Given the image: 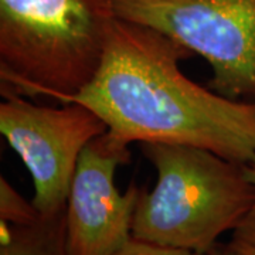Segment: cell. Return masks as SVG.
<instances>
[{"mask_svg": "<svg viewBox=\"0 0 255 255\" xmlns=\"http://www.w3.org/2000/svg\"><path fill=\"white\" fill-rule=\"evenodd\" d=\"M210 255H234L230 250H228L227 244H217V246L214 247L211 251L209 253Z\"/></svg>", "mask_w": 255, "mask_h": 255, "instance_id": "obj_11", "label": "cell"}, {"mask_svg": "<svg viewBox=\"0 0 255 255\" xmlns=\"http://www.w3.org/2000/svg\"><path fill=\"white\" fill-rule=\"evenodd\" d=\"M114 14L170 37L211 68L209 88L255 102V0H108Z\"/></svg>", "mask_w": 255, "mask_h": 255, "instance_id": "obj_4", "label": "cell"}, {"mask_svg": "<svg viewBox=\"0 0 255 255\" xmlns=\"http://www.w3.org/2000/svg\"><path fill=\"white\" fill-rule=\"evenodd\" d=\"M0 255H68L65 211L43 217L31 226H11L0 220Z\"/></svg>", "mask_w": 255, "mask_h": 255, "instance_id": "obj_7", "label": "cell"}, {"mask_svg": "<svg viewBox=\"0 0 255 255\" xmlns=\"http://www.w3.org/2000/svg\"><path fill=\"white\" fill-rule=\"evenodd\" d=\"M41 219L33 201H27L4 176L0 177V220L11 226H31Z\"/></svg>", "mask_w": 255, "mask_h": 255, "instance_id": "obj_8", "label": "cell"}, {"mask_svg": "<svg viewBox=\"0 0 255 255\" xmlns=\"http://www.w3.org/2000/svg\"><path fill=\"white\" fill-rule=\"evenodd\" d=\"M130 160L129 146L105 132L82 150L65 207L68 255H114L132 238V221L140 189L121 193L119 166Z\"/></svg>", "mask_w": 255, "mask_h": 255, "instance_id": "obj_6", "label": "cell"}, {"mask_svg": "<svg viewBox=\"0 0 255 255\" xmlns=\"http://www.w3.org/2000/svg\"><path fill=\"white\" fill-rule=\"evenodd\" d=\"M244 169H246V173L247 176H248V179L255 184V157L251 162H248L247 164H244Z\"/></svg>", "mask_w": 255, "mask_h": 255, "instance_id": "obj_12", "label": "cell"}, {"mask_svg": "<svg viewBox=\"0 0 255 255\" xmlns=\"http://www.w3.org/2000/svg\"><path fill=\"white\" fill-rule=\"evenodd\" d=\"M155 167L150 191H139L132 237L210 253L255 207V184L244 164L180 143H140Z\"/></svg>", "mask_w": 255, "mask_h": 255, "instance_id": "obj_2", "label": "cell"}, {"mask_svg": "<svg viewBox=\"0 0 255 255\" xmlns=\"http://www.w3.org/2000/svg\"><path fill=\"white\" fill-rule=\"evenodd\" d=\"M114 255H210L209 253H197L183 248L159 246L155 243L143 241L132 237L119 248Z\"/></svg>", "mask_w": 255, "mask_h": 255, "instance_id": "obj_10", "label": "cell"}, {"mask_svg": "<svg viewBox=\"0 0 255 255\" xmlns=\"http://www.w3.org/2000/svg\"><path fill=\"white\" fill-rule=\"evenodd\" d=\"M1 94L0 133L31 174V201L43 217L58 216L67 207L82 150L108 127L98 114L78 102L36 105L6 85Z\"/></svg>", "mask_w": 255, "mask_h": 255, "instance_id": "obj_5", "label": "cell"}, {"mask_svg": "<svg viewBox=\"0 0 255 255\" xmlns=\"http://www.w3.org/2000/svg\"><path fill=\"white\" fill-rule=\"evenodd\" d=\"M115 14L108 0H0L1 85L63 102L100 71Z\"/></svg>", "mask_w": 255, "mask_h": 255, "instance_id": "obj_3", "label": "cell"}, {"mask_svg": "<svg viewBox=\"0 0 255 255\" xmlns=\"http://www.w3.org/2000/svg\"><path fill=\"white\" fill-rule=\"evenodd\" d=\"M227 247L234 255H255V207L231 231Z\"/></svg>", "mask_w": 255, "mask_h": 255, "instance_id": "obj_9", "label": "cell"}, {"mask_svg": "<svg viewBox=\"0 0 255 255\" xmlns=\"http://www.w3.org/2000/svg\"><path fill=\"white\" fill-rule=\"evenodd\" d=\"M190 50L155 28L115 16L100 71L63 102H78L122 145L180 143L247 164L255 157V102L220 95L190 80Z\"/></svg>", "mask_w": 255, "mask_h": 255, "instance_id": "obj_1", "label": "cell"}]
</instances>
